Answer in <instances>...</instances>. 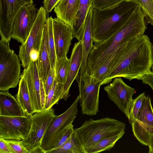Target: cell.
<instances>
[{"instance_id":"6da1fadb","label":"cell","mask_w":153,"mask_h":153,"mask_svg":"<svg viewBox=\"0 0 153 153\" xmlns=\"http://www.w3.org/2000/svg\"><path fill=\"white\" fill-rule=\"evenodd\" d=\"M152 45L148 36L144 34L130 40L119 61L102 82L101 85L109 83L117 77L129 80H141L151 71Z\"/></svg>"},{"instance_id":"7a4b0ae2","label":"cell","mask_w":153,"mask_h":153,"mask_svg":"<svg viewBox=\"0 0 153 153\" xmlns=\"http://www.w3.org/2000/svg\"><path fill=\"white\" fill-rule=\"evenodd\" d=\"M146 16L140 6L122 27L110 38L94 44L87 61V72L90 75L97 70L112 53L132 39L144 34L146 29Z\"/></svg>"},{"instance_id":"3957f363","label":"cell","mask_w":153,"mask_h":153,"mask_svg":"<svg viewBox=\"0 0 153 153\" xmlns=\"http://www.w3.org/2000/svg\"><path fill=\"white\" fill-rule=\"evenodd\" d=\"M138 6L133 1L122 0L103 9L93 8L91 29L93 42H101L116 33L127 21Z\"/></svg>"},{"instance_id":"277c9868","label":"cell","mask_w":153,"mask_h":153,"mask_svg":"<svg viewBox=\"0 0 153 153\" xmlns=\"http://www.w3.org/2000/svg\"><path fill=\"white\" fill-rule=\"evenodd\" d=\"M124 123L110 117L85 121L79 127L75 129L76 136L85 150L106 137L125 130ZM86 153V152H85Z\"/></svg>"},{"instance_id":"5b68a950","label":"cell","mask_w":153,"mask_h":153,"mask_svg":"<svg viewBox=\"0 0 153 153\" xmlns=\"http://www.w3.org/2000/svg\"><path fill=\"white\" fill-rule=\"evenodd\" d=\"M18 55L11 49L9 44L0 41V91H8L19 83L21 65Z\"/></svg>"},{"instance_id":"8992f818","label":"cell","mask_w":153,"mask_h":153,"mask_svg":"<svg viewBox=\"0 0 153 153\" xmlns=\"http://www.w3.org/2000/svg\"><path fill=\"white\" fill-rule=\"evenodd\" d=\"M79 95L69 108L51 121L42 138L41 147L45 153L53 149L67 128L72 124L78 113Z\"/></svg>"},{"instance_id":"52a82bcc","label":"cell","mask_w":153,"mask_h":153,"mask_svg":"<svg viewBox=\"0 0 153 153\" xmlns=\"http://www.w3.org/2000/svg\"><path fill=\"white\" fill-rule=\"evenodd\" d=\"M78 84L79 102L83 115L93 116L99 111V96L102 82L87 72L83 75H78L75 79Z\"/></svg>"},{"instance_id":"ba28073f","label":"cell","mask_w":153,"mask_h":153,"mask_svg":"<svg viewBox=\"0 0 153 153\" xmlns=\"http://www.w3.org/2000/svg\"><path fill=\"white\" fill-rule=\"evenodd\" d=\"M56 115L52 108L40 112L35 113L30 117V128L27 136L21 140L22 145L28 151L41 148L42 141L45 132L51 121Z\"/></svg>"},{"instance_id":"9c48e42d","label":"cell","mask_w":153,"mask_h":153,"mask_svg":"<svg viewBox=\"0 0 153 153\" xmlns=\"http://www.w3.org/2000/svg\"><path fill=\"white\" fill-rule=\"evenodd\" d=\"M47 15L43 7L39 9L38 15L31 31L25 42L19 46V57L24 68L27 67L31 60V54H39L44 27Z\"/></svg>"},{"instance_id":"30bf717a","label":"cell","mask_w":153,"mask_h":153,"mask_svg":"<svg viewBox=\"0 0 153 153\" xmlns=\"http://www.w3.org/2000/svg\"><path fill=\"white\" fill-rule=\"evenodd\" d=\"M33 3H28L18 11L14 18L12 38L22 44L27 39L36 19L39 9Z\"/></svg>"},{"instance_id":"8fae6325","label":"cell","mask_w":153,"mask_h":153,"mask_svg":"<svg viewBox=\"0 0 153 153\" xmlns=\"http://www.w3.org/2000/svg\"><path fill=\"white\" fill-rule=\"evenodd\" d=\"M23 72L35 112L45 110L46 95L44 84L40 78L36 61H31Z\"/></svg>"},{"instance_id":"7c38bea8","label":"cell","mask_w":153,"mask_h":153,"mask_svg":"<svg viewBox=\"0 0 153 153\" xmlns=\"http://www.w3.org/2000/svg\"><path fill=\"white\" fill-rule=\"evenodd\" d=\"M104 89L109 99L128 118L135 89L126 84L121 77L114 78L112 83Z\"/></svg>"},{"instance_id":"4fadbf2b","label":"cell","mask_w":153,"mask_h":153,"mask_svg":"<svg viewBox=\"0 0 153 153\" xmlns=\"http://www.w3.org/2000/svg\"><path fill=\"white\" fill-rule=\"evenodd\" d=\"M33 0H0V34L1 40L9 44L12 38L15 17L19 10Z\"/></svg>"},{"instance_id":"5bb4252c","label":"cell","mask_w":153,"mask_h":153,"mask_svg":"<svg viewBox=\"0 0 153 153\" xmlns=\"http://www.w3.org/2000/svg\"><path fill=\"white\" fill-rule=\"evenodd\" d=\"M151 99L145 96L137 118L131 124L134 135L142 144L148 146L149 135L153 133V109Z\"/></svg>"},{"instance_id":"9a60e30c","label":"cell","mask_w":153,"mask_h":153,"mask_svg":"<svg viewBox=\"0 0 153 153\" xmlns=\"http://www.w3.org/2000/svg\"><path fill=\"white\" fill-rule=\"evenodd\" d=\"M31 121L30 117L0 116V138L22 140L29 131Z\"/></svg>"},{"instance_id":"2e32d148","label":"cell","mask_w":153,"mask_h":153,"mask_svg":"<svg viewBox=\"0 0 153 153\" xmlns=\"http://www.w3.org/2000/svg\"><path fill=\"white\" fill-rule=\"evenodd\" d=\"M53 36L57 60L67 56L73 38L72 27L58 18L53 19Z\"/></svg>"},{"instance_id":"e0dca14e","label":"cell","mask_w":153,"mask_h":153,"mask_svg":"<svg viewBox=\"0 0 153 153\" xmlns=\"http://www.w3.org/2000/svg\"><path fill=\"white\" fill-rule=\"evenodd\" d=\"M83 58L81 40L75 43L72 49L70 57L68 73L66 81L64 84L61 100H66L70 95L69 90L74 81L78 75Z\"/></svg>"},{"instance_id":"ac0fdd59","label":"cell","mask_w":153,"mask_h":153,"mask_svg":"<svg viewBox=\"0 0 153 153\" xmlns=\"http://www.w3.org/2000/svg\"><path fill=\"white\" fill-rule=\"evenodd\" d=\"M93 7L91 6L85 20L84 29L81 40L83 52L82 61L78 76H81L87 72L88 57L91 48L94 46L92 38L91 25Z\"/></svg>"},{"instance_id":"d6986e66","label":"cell","mask_w":153,"mask_h":153,"mask_svg":"<svg viewBox=\"0 0 153 153\" xmlns=\"http://www.w3.org/2000/svg\"><path fill=\"white\" fill-rule=\"evenodd\" d=\"M80 0H60L54 7L57 17L71 27L77 13Z\"/></svg>"},{"instance_id":"ffe728a7","label":"cell","mask_w":153,"mask_h":153,"mask_svg":"<svg viewBox=\"0 0 153 153\" xmlns=\"http://www.w3.org/2000/svg\"><path fill=\"white\" fill-rule=\"evenodd\" d=\"M47 26L46 21L43 29L39 55L36 61L40 78L43 82L44 85L51 68L47 46Z\"/></svg>"},{"instance_id":"44dd1931","label":"cell","mask_w":153,"mask_h":153,"mask_svg":"<svg viewBox=\"0 0 153 153\" xmlns=\"http://www.w3.org/2000/svg\"><path fill=\"white\" fill-rule=\"evenodd\" d=\"M0 116H25L17 100L8 91H0Z\"/></svg>"},{"instance_id":"7402d4cb","label":"cell","mask_w":153,"mask_h":153,"mask_svg":"<svg viewBox=\"0 0 153 153\" xmlns=\"http://www.w3.org/2000/svg\"><path fill=\"white\" fill-rule=\"evenodd\" d=\"M17 100L25 116L30 117L35 112L28 90L25 75L23 71L19 83Z\"/></svg>"},{"instance_id":"603a6c76","label":"cell","mask_w":153,"mask_h":153,"mask_svg":"<svg viewBox=\"0 0 153 153\" xmlns=\"http://www.w3.org/2000/svg\"><path fill=\"white\" fill-rule=\"evenodd\" d=\"M92 0H80L78 10L72 26L73 38L78 41L82 38L85 20L91 6Z\"/></svg>"},{"instance_id":"cb8c5ba5","label":"cell","mask_w":153,"mask_h":153,"mask_svg":"<svg viewBox=\"0 0 153 153\" xmlns=\"http://www.w3.org/2000/svg\"><path fill=\"white\" fill-rule=\"evenodd\" d=\"M125 130L103 138L85 150L86 153H97L110 150L124 134Z\"/></svg>"},{"instance_id":"d4e9b609","label":"cell","mask_w":153,"mask_h":153,"mask_svg":"<svg viewBox=\"0 0 153 153\" xmlns=\"http://www.w3.org/2000/svg\"><path fill=\"white\" fill-rule=\"evenodd\" d=\"M47 153H85V152L77 139L74 132L62 146Z\"/></svg>"},{"instance_id":"484cf974","label":"cell","mask_w":153,"mask_h":153,"mask_svg":"<svg viewBox=\"0 0 153 153\" xmlns=\"http://www.w3.org/2000/svg\"><path fill=\"white\" fill-rule=\"evenodd\" d=\"M53 19L50 17L46 19L47 26V46L50 58L51 68H55L57 60L53 36Z\"/></svg>"},{"instance_id":"4316f807","label":"cell","mask_w":153,"mask_h":153,"mask_svg":"<svg viewBox=\"0 0 153 153\" xmlns=\"http://www.w3.org/2000/svg\"><path fill=\"white\" fill-rule=\"evenodd\" d=\"M64 84L57 82L56 78L46 96L45 110L52 108L55 104H57L60 100L62 93Z\"/></svg>"},{"instance_id":"83f0119b","label":"cell","mask_w":153,"mask_h":153,"mask_svg":"<svg viewBox=\"0 0 153 153\" xmlns=\"http://www.w3.org/2000/svg\"><path fill=\"white\" fill-rule=\"evenodd\" d=\"M70 59L67 56L56 60L55 67L56 78L57 82L64 84L68 73Z\"/></svg>"},{"instance_id":"f1b7e54d","label":"cell","mask_w":153,"mask_h":153,"mask_svg":"<svg viewBox=\"0 0 153 153\" xmlns=\"http://www.w3.org/2000/svg\"><path fill=\"white\" fill-rule=\"evenodd\" d=\"M145 96L144 92L133 99L128 117L130 123L131 124L137 117L142 108Z\"/></svg>"},{"instance_id":"f546056e","label":"cell","mask_w":153,"mask_h":153,"mask_svg":"<svg viewBox=\"0 0 153 153\" xmlns=\"http://www.w3.org/2000/svg\"><path fill=\"white\" fill-rule=\"evenodd\" d=\"M140 7L146 17L149 19L150 24L153 25V0H131Z\"/></svg>"},{"instance_id":"4dcf8cb0","label":"cell","mask_w":153,"mask_h":153,"mask_svg":"<svg viewBox=\"0 0 153 153\" xmlns=\"http://www.w3.org/2000/svg\"><path fill=\"white\" fill-rule=\"evenodd\" d=\"M4 140L12 153H29L28 151L22 145L21 140L13 139H4Z\"/></svg>"},{"instance_id":"1f68e13d","label":"cell","mask_w":153,"mask_h":153,"mask_svg":"<svg viewBox=\"0 0 153 153\" xmlns=\"http://www.w3.org/2000/svg\"><path fill=\"white\" fill-rule=\"evenodd\" d=\"M122 0H92L91 6L94 9L100 10L114 5Z\"/></svg>"},{"instance_id":"d6a6232c","label":"cell","mask_w":153,"mask_h":153,"mask_svg":"<svg viewBox=\"0 0 153 153\" xmlns=\"http://www.w3.org/2000/svg\"><path fill=\"white\" fill-rule=\"evenodd\" d=\"M74 125L72 123L68 126L53 149L58 148L61 146L70 137L74 132L75 130L74 128Z\"/></svg>"},{"instance_id":"836d02e7","label":"cell","mask_w":153,"mask_h":153,"mask_svg":"<svg viewBox=\"0 0 153 153\" xmlns=\"http://www.w3.org/2000/svg\"><path fill=\"white\" fill-rule=\"evenodd\" d=\"M55 77V68H51L46 81L44 85L46 96L53 83Z\"/></svg>"},{"instance_id":"e575fe53","label":"cell","mask_w":153,"mask_h":153,"mask_svg":"<svg viewBox=\"0 0 153 153\" xmlns=\"http://www.w3.org/2000/svg\"><path fill=\"white\" fill-rule=\"evenodd\" d=\"M60 0H44L43 7L47 16L54 8Z\"/></svg>"},{"instance_id":"d590c367","label":"cell","mask_w":153,"mask_h":153,"mask_svg":"<svg viewBox=\"0 0 153 153\" xmlns=\"http://www.w3.org/2000/svg\"><path fill=\"white\" fill-rule=\"evenodd\" d=\"M141 80L143 84L149 85L153 91V72L150 71L143 76Z\"/></svg>"},{"instance_id":"8d00e7d4","label":"cell","mask_w":153,"mask_h":153,"mask_svg":"<svg viewBox=\"0 0 153 153\" xmlns=\"http://www.w3.org/2000/svg\"><path fill=\"white\" fill-rule=\"evenodd\" d=\"M0 153H12L4 139L0 138Z\"/></svg>"},{"instance_id":"74e56055","label":"cell","mask_w":153,"mask_h":153,"mask_svg":"<svg viewBox=\"0 0 153 153\" xmlns=\"http://www.w3.org/2000/svg\"><path fill=\"white\" fill-rule=\"evenodd\" d=\"M149 153H153V133L149 135Z\"/></svg>"},{"instance_id":"f35d334b","label":"cell","mask_w":153,"mask_h":153,"mask_svg":"<svg viewBox=\"0 0 153 153\" xmlns=\"http://www.w3.org/2000/svg\"><path fill=\"white\" fill-rule=\"evenodd\" d=\"M152 65L151 68L152 70V71L153 72V45H152Z\"/></svg>"}]
</instances>
